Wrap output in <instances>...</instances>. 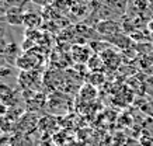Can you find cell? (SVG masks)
I'll return each mask as SVG.
<instances>
[{"label": "cell", "mask_w": 153, "mask_h": 146, "mask_svg": "<svg viewBox=\"0 0 153 146\" xmlns=\"http://www.w3.org/2000/svg\"><path fill=\"white\" fill-rule=\"evenodd\" d=\"M24 17H25L24 7H10V9L6 10L4 14L6 21L10 25H23Z\"/></svg>", "instance_id": "obj_1"}, {"label": "cell", "mask_w": 153, "mask_h": 146, "mask_svg": "<svg viewBox=\"0 0 153 146\" xmlns=\"http://www.w3.org/2000/svg\"><path fill=\"white\" fill-rule=\"evenodd\" d=\"M24 24L27 25L28 28H37L38 25L41 24V19L39 16L35 14V13H25V17H24Z\"/></svg>", "instance_id": "obj_2"}, {"label": "cell", "mask_w": 153, "mask_h": 146, "mask_svg": "<svg viewBox=\"0 0 153 146\" xmlns=\"http://www.w3.org/2000/svg\"><path fill=\"white\" fill-rule=\"evenodd\" d=\"M7 45H9V42L6 41V38L0 37V53H3V52L6 51V48H7Z\"/></svg>", "instance_id": "obj_3"}, {"label": "cell", "mask_w": 153, "mask_h": 146, "mask_svg": "<svg viewBox=\"0 0 153 146\" xmlns=\"http://www.w3.org/2000/svg\"><path fill=\"white\" fill-rule=\"evenodd\" d=\"M33 1H35V3H37V0H33ZM38 3H39V4H45V3H47V0H39Z\"/></svg>", "instance_id": "obj_4"}, {"label": "cell", "mask_w": 153, "mask_h": 146, "mask_svg": "<svg viewBox=\"0 0 153 146\" xmlns=\"http://www.w3.org/2000/svg\"><path fill=\"white\" fill-rule=\"evenodd\" d=\"M0 1H1V0H0Z\"/></svg>", "instance_id": "obj_5"}]
</instances>
